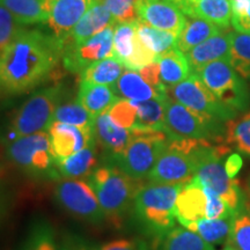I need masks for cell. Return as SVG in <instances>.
<instances>
[{
	"instance_id": "35",
	"label": "cell",
	"mask_w": 250,
	"mask_h": 250,
	"mask_svg": "<svg viewBox=\"0 0 250 250\" xmlns=\"http://www.w3.org/2000/svg\"><path fill=\"white\" fill-rule=\"evenodd\" d=\"M52 122H61L83 129H94L95 117L76 100L73 102L61 103L56 109Z\"/></svg>"
},
{
	"instance_id": "50",
	"label": "cell",
	"mask_w": 250,
	"mask_h": 250,
	"mask_svg": "<svg viewBox=\"0 0 250 250\" xmlns=\"http://www.w3.org/2000/svg\"><path fill=\"white\" fill-rule=\"evenodd\" d=\"M250 0H229L232 5V13H242L248 7Z\"/></svg>"
},
{
	"instance_id": "40",
	"label": "cell",
	"mask_w": 250,
	"mask_h": 250,
	"mask_svg": "<svg viewBox=\"0 0 250 250\" xmlns=\"http://www.w3.org/2000/svg\"><path fill=\"white\" fill-rule=\"evenodd\" d=\"M109 116L118 126L126 130H133L137 124V107L133 102L118 99L108 110Z\"/></svg>"
},
{
	"instance_id": "3",
	"label": "cell",
	"mask_w": 250,
	"mask_h": 250,
	"mask_svg": "<svg viewBox=\"0 0 250 250\" xmlns=\"http://www.w3.org/2000/svg\"><path fill=\"white\" fill-rule=\"evenodd\" d=\"M105 219L120 227L125 215L132 210L134 198L143 187L142 181L130 179L110 164L98 167L87 177Z\"/></svg>"
},
{
	"instance_id": "48",
	"label": "cell",
	"mask_w": 250,
	"mask_h": 250,
	"mask_svg": "<svg viewBox=\"0 0 250 250\" xmlns=\"http://www.w3.org/2000/svg\"><path fill=\"white\" fill-rule=\"evenodd\" d=\"M61 250H95L79 237L68 235L61 243Z\"/></svg>"
},
{
	"instance_id": "26",
	"label": "cell",
	"mask_w": 250,
	"mask_h": 250,
	"mask_svg": "<svg viewBox=\"0 0 250 250\" xmlns=\"http://www.w3.org/2000/svg\"><path fill=\"white\" fill-rule=\"evenodd\" d=\"M158 98L134 103L137 107V124L133 130L162 131L165 132L166 99Z\"/></svg>"
},
{
	"instance_id": "34",
	"label": "cell",
	"mask_w": 250,
	"mask_h": 250,
	"mask_svg": "<svg viewBox=\"0 0 250 250\" xmlns=\"http://www.w3.org/2000/svg\"><path fill=\"white\" fill-rule=\"evenodd\" d=\"M225 143L232 149H236L250 158V112L226 124Z\"/></svg>"
},
{
	"instance_id": "33",
	"label": "cell",
	"mask_w": 250,
	"mask_h": 250,
	"mask_svg": "<svg viewBox=\"0 0 250 250\" xmlns=\"http://www.w3.org/2000/svg\"><path fill=\"white\" fill-rule=\"evenodd\" d=\"M229 62L234 70L247 80H250V34L229 31Z\"/></svg>"
},
{
	"instance_id": "47",
	"label": "cell",
	"mask_w": 250,
	"mask_h": 250,
	"mask_svg": "<svg viewBox=\"0 0 250 250\" xmlns=\"http://www.w3.org/2000/svg\"><path fill=\"white\" fill-rule=\"evenodd\" d=\"M224 165L225 170H226L228 176H229L230 179H235L242 168V156L237 154V153H229V154L225 158Z\"/></svg>"
},
{
	"instance_id": "10",
	"label": "cell",
	"mask_w": 250,
	"mask_h": 250,
	"mask_svg": "<svg viewBox=\"0 0 250 250\" xmlns=\"http://www.w3.org/2000/svg\"><path fill=\"white\" fill-rule=\"evenodd\" d=\"M204 85L221 102L236 112L250 108V88L248 83L234 70L229 61H215L196 72Z\"/></svg>"
},
{
	"instance_id": "44",
	"label": "cell",
	"mask_w": 250,
	"mask_h": 250,
	"mask_svg": "<svg viewBox=\"0 0 250 250\" xmlns=\"http://www.w3.org/2000/svg\"><path fill=\"white\" fill-rule=\"evenodd\" d=\"M95 250H149L147 243L139 239H121L104 243Z\"/></svg>"
},
{
	"instance_id": "27",
	"label": "cell",
	"mask_w": 250,
	"mask_h": 250,
	"mask_svg": "<svg viewBox=\"0 0 250 250\" xmlns=\"http://www.w3.org/2000/svg\"><path fill=\"white\" fill-rule=\"evenodd\" d=\"M232 14L229 0H193L192 17L204 19L221 30L229 28Z\"/></svg>"
},
{
	"instance_id": "39",
	"label": "cell",
	"mask_w": 250,
	"mask_h": 250,
	"mask_svg": "<svg viewBox=\"0 0 250 250\" xmlns=\"http://www.w3.org/2000/svg\"><path fill=\"white\" fill-rule=\"evenodd\" d=\"M110 12L117 23L138 21L140 0H99Z\"/></svg>"
},
{
	"instance_id": "43",
	"label": "cell",
	"mask_w": 250,
	"mask_h": 250,
	"mask_svg": "<svg viewBox=\"0 0 250 250\" xmlns=\"http://www.w3.org/2000/svg\"><path fill=\"white\" fill-rule=\"evenodd\" d=\"M154 62H158V56L144 44V42L140 40L138 34H137L136 40H134V48L132 55L124 62L125 68L138 71L140 68L147 66V65L152 64Z\"/></svg>"
},
{
	"instance_id": "17",
	"label": "cell",
	"mask_w": 250,
	"mask_h": 250,
	"mask_svg": "<svg viewBox=\"0 0 250 250\" xmlns=\"http://www.w3.org/2000/svg\"><path fill=\"white\" fill-rule=\"evenodd\" d=\"M94 138L96 145L105 152V160L120 155L125 151L132 140V131L118 126L108 111L95 118L94 123Z\"/></svg>"
},
{
	"instance_id": "32",
	"label": "cell",
	"mask_w": 250,
	"mask_h": 250,
	"mask_svg": "<svg viewBox=\"0 0 250 250\" xmlns=\"http://www.w3.org/2000/svg\"><path fill=\"white\" fill-rule=\"evenodd\" d=\"M137 34L144 44L152 50L158 58L177 46L179 36L170 31L158 29L139 20L137 21Z\"/></svg>"
},
{
	"instance_id": "36",
	"label": "cell",
	"mask_w": 250,
	"mask_h": 250,
	"mask_svg": "<svg viewBox=\"0 0 250 250\" xmlns=\"http://www.w3.org/2000/svg\"><path fill=\"white\" fill-rule=\"evenodd\" d=\"M137 36L136 22L116 23L114 28V45H112V57L126 62L132 55L134 48V40Z\"/></svg>"
},
{
	"instance_id": "20",
	"label": "cell",
	"mask_w": 250,
	"mask_h": 250,
	"mask_svg": "<svg viewBox=\"0 0 250 250\" xmlns=\"http://www.w3.org/2000/svg\"><path fill=\"white\" fill-rule=\"evenodd\" d=\"M116 23L117 22L112 18L110 12L105 8V6L99 0H95L85 15L80 19L77 26L73 28V30L71 31L65 44L66 43L83 42V41L99 34L100 31L104 30L105 28L115 26Z\"/></svg>"
},
{
	"instance_id": "15",
	"label": "cell",
	"mask_w": 250,
	"mask_h": 250,
	"mask_svg": "<svg viewBox=\"0 0 250 250\" xmlns=\"http://www.w3.org/2000/svg\"><path fill=\"white\" fill-rule=\"evenodd\" d=\"M138 19L149 26L180 36L188 18L174 0H140Z\"/></svg>"
},
{
	"instance_id": "5",
	"label": "cell",
	"mask_w": 250,
	"mask_h": 250,
	"mask_svg": "<svg viewBox=\"0 0 250 250\" xmlns=\"http://www.w3.org/2000/svg\"><path fill=\"white\" fill-rule=\"evenodd\" d=\"M208 140H168L148 175L151 183L186 186L195 176L198 149Z\"/></svg>"
},
{
	"instance_id": "12",
	"label": "cell",
	"mask_w": 250,
	"mask_h": 250,
	"mask_svg": "<svg viewBox=\"0 0 250 250\" xmlns=\"http://www.w3.org/2000/svg\"><path fill=\"white\" fill-rule=\"evenodd\" d=\"M55 199L62 208L85 223L100 225L105 220L98 198L86 181L62 179L55 187Z\"/></svg>"
},
{
	"instance_id": "8",
	"label": "cell",
	"mask_w": 250,
	"mask_h": 250,
	"mask_svg": "<svg viewBox=\"0 0 250 250\" xmlns=\"http://www.w3.org/2000/svg\"><path fill=\"white\" fill-rule=\"evenodd\" d=\"M62 99L61 86L48 87L31 95L12 118L8 127L9 142L48 131Z\"/></svg>"
},
{
	"instance_id": "14",
	"label": "cell",
	"mask_w": 250,
	"mask_h": 250,
	"mask_svg": "<svg viewBox=\"0 0 250 250\" xmlns=\"http://www.w3.org/2000/svg\"><path fill=\"white\" fill-rule=\"evenodd\" d=\"M95 0H45L48 26L52 35L64 43Z\"/></svg>"
},
{
	"instance_id": "46",
	"label": "cell",
	"mask_w": 250,
	"mask_h": 250,
	"mask_svg": "<svg viewBox=\"0 0 250 250\" xmlns=\"http://www.w3.org/2000/svg\"><path fill=\"white\" fill-rule=\"evenodd\" d=\"M232 24L239 33L250 34V1L245 12L232 14Z\"/></svg>"
},
{
	"instance_id": "18",
	"label": "cell",
	"mask_w": 250,
	"mask_h": 250,
	"mask_svg": "<svg viewBox=\"0 0 250 250\" xmlns=\"http://www.w3.org/2000/svg\"><path fill=\"white\" fill-rule=\"evenodd\" d=\"M206 196L203 187L191 180L179 193L176 199V220L187 227L199 219L205 218Z\"/></svg>"
},
{
	"instance_id": "16",
	"label": "cell",
	"mask_w": 250,
	"mask_h": 250,
	"mask_svg": "<svg viewBox=\"0 0 250 250\" xmlns=\"http://www.w3.org/2000/svg\"><path fill=\"white\" fill-rule=\"evenodd\" d=\"M48 134L55 162L76 154L86 146L95 143L94 129H83L61 122H52Z\"/></svg>"
},
{
	"instance_id": "51",
	"label": "cell",
	"mask_w": 250,
	"mask_h": 250,
	"mask_svg": "<svg viewBox=\"0 0 250 250\" xmlns=\"http://www.w3.org/2000/svg\"><path fill=\"white\" fill-rule=\"evenodd\" d=\"M224 250H236V249H235V248H233L232 246H227L226 248H225Z\"/></svg>"
},
{
	"instance_id": "7",
	"label": "cell",
	"mask_w": 250,
	"mask_h": 250,
	"mask_svg": "<svg viewBox=\"0 0 250 250\" xmlns=\"http://www.w3.org/2000/svg\"><path fill=\"white\" fill-rule=\"evenodd\" d=\"M131 131L133 138L129 146L105 164L115 166L130 179L142 181L148 177L169 138L162 131Z\"/></svg>"
},
{
	"instance_id": "22",
	"label": "cell",
	"mask_w": 250,
	"mask_h": 250,
	"mask_svg": "<svg viewBox=\"0 0 250 250\" xmlns=\"http://www.w3.org/2000/svg\"><path fill=\"white\" fill-rule=\"evenodd\" d=\"M96 142L86 146L76 154L66 159L55 162V168L62 179L80 180L81 177H88L99 167Z\"/></svg>"
},
{
	"instance_id": "19",
	"label": "cell",
	"mask_w": 250,
	"mask_h": 250,
	"mask_svg": "<svg viewBox=\"0 0 250 250\" xmlns=\"http://www.w3.org/2000/svg\"><path fill=\"white\" fill-rule=\"evenodd\" d=\"M192 72H196L205 65L215 61H229L230 41L229 31L219 33L206 40L186 54Z\"/></svg>"
},
{
	"instance_id": "2",
	"label": "cell",
	"mask_w": 250,
	"mask_h": 250,
	"mask_svg": "<svg viewBox=\"0 0 250 250\" xmlns=\"http://www.w3.org/2000/svg\"><path fill=\"white\" fill-rule=\"evenodd\" d=\"M181 184L151 183L140 188L134 198L132 212L144 233L162 239L175 228L176 199Z\"/></svg>"
},
{
	"instance_id": "30",
	"label": "cell",
	"mask_w": 250,
	"mask_h": 250,
	"mask_svg": "<svg viewBox=\"0 0 250 250\" xmlns=\"http://www.w3.org/2000/svg\"><path fill=\"white\" fill-rule=\"evenodd\" d=\"M124 64L120 59L109 57L90 65L80 73L81 81L104 86H114L124 72Z\"/></svg>"
},
{
	"instance_id": "1",
	"label": "cell",
	"mask_w": 250,
	"mask_h": 250,
	"mask_svg": "<svg viewBox=\"0 0 250 250\" xmlns=\"http://www.w3.org/2000/svg\"><path fill=\"white\" fill-rule=\"evenodd\" d=\"M64 43L37 29H24L0 52V99L36 88L61 61Z\"/></svg>"
},
{
	"instance_id": "37",
	"label": "cell",
	"mask_w": 250,
	"mask_h": 250,
	"mask_svg": "<svg viewBox=\"0 0 250 250\" xmlns=\"http://www.w3.org/2000/svg\"><path fill=\"white\" fill-rule=\"evenodd\" d=\"M22 250H57L52 227L46 221H37L34 224Z\"/></svg>"
},
{
	"instance_id": "42",
	"label": "cell",
	"mask_w": 250,
	"mask_h": 250,
	"mask_svg": "<svg viewBox=\"0 0 250 250\" xmlns=\"http://www.w3.org/2000/svg\"><path fill=\"white\" fill-rule=\"evenodd\" d=\"M203 190L206 196V219H226L236 217L239 212L234 211L217 192L208 187H203Z\"/></svg>"
},
{
	"instance_id": "29",
	"label": "cell",
	"mask_w": 250,
	"mask_h": 250,
	"mask_svg": "<svg viewBox=\"0 0 250 250\" xmlns=\"http://www.w3.org/2000/svg\"><path fill=\"white\" fill-rule=\"evenodd\" d=\"M235 217L226 219H199L195 223L188 225L191 232H195L203 237L206 242L211 245H221L228 242L230 233L233 229V224Z\"/></svg>"
},
{
	"instance_id": "23",
	"label": "cell",
	"mask_w": 250,
	"mask_h": 250,
	"mask_svg": "<svg viewBox=\"0 0 250 250\" xmlns=\"http://www.w3.org/2000/svg\"><path fill=\"white\" fill-rule=\"evenodd\" d=\"M118 100L111 86L96 85L87 81H80L77 101L90 112L93 117H98L108 111Z\"/></svg>"
},
{
	"instance_id": "11",
	"label": "cell",
	"mask_w": 250,
	"mask_h": 250,
	"mask_svg": "<svg viewBox=\"0 0 250 250\" xmlns=\"http://www.w3.org/2000/svg\"><path fill=\"white\" fill-rule=\"evenodd\" d=\"M167 95L190 110L220 123L227 124L239 115V112L221 102L193 72L186 80L168 87Z\"/></svg>"
},
{
	"instance_id": "31",
	"label": "cell",
	"mask_w": 250,
	"mask_h": 250,
	"mask_svg": "<svg viewBox=\"0 0 250 250\" xmlns=\"http://www.w3.org/2000/svg\"><path fill=\"white\" fill-rule=\"evenodd\" d=\"M158 250H214L211 243L186 227H175L160 239Z\"/></svg>"
},
{
	"instance_id": "41",
	"label": "cell",
	"mask_w": 250,
	"mask_h": 250,
	"mask_svg": "<svg viewBox=\"0 0 250 250\" xmlns=\"http://www.w3.org/2000/svg\"><path fill=\"white\" fill-rule=\"evenodd\" d=\"M23 29L24 26L19 23L14 15L0 4V52L7 48Z\"/></svg>"
},
{
	"instance_id": "25",
	"label": "cell",
	"mask_w": 250,
	"mask_h": 250,
	"mask_svg": "<svg viewBox=\"0 0 250 250\" xmlns=\"http://www.w3.org/2000/svg\"><path fill=\"white\" fill-rule=\"evenodd\" d=\"M187 23L182 33L177 39V48L187 54L189 50L195 48L212 36L221 33L220 28L214 26L213 23L201 19L198 17H187Z\"/></svg>"
},
{
	"instance_id": "24",
	"label": "cell",
	"mask_w": 250,
	"mask_h": 250,
	"mask_svg": "<svg viewBox=\"0 0 250 250\" xmlns=\"http://www.w3.org/2000/svg\"><path fill=\"white\" fill-rule=\"evenodd\" d=\"M158 62L160 66L161 83L166 88L177 85L192 73L186 54L177 46L160 56Z\"/></svg>"
},
{
	"instance_id": "13",
	"label": "cell",
	"mask_w": 250,
	"mask_h": 250,
	"mask_svg": "<svg viewBox=\"0 0 250 250\" xmlns=\"http://www.w3.org/2000/svg\"><path fill=\"white\" fill-rule=\"evenodd\" d=\"M114 28L110 26L80 43H66L62 50V64L67 71L80 74L90 65L112 57Z\"/></svg>"
},
{
	"instance_id": "21",
	"label": "cell",
	"mask_w": 250,
	"mask_h": 250,
	"mask_svg": "<svg viewBox=\"0 0 250 250\" xmlns=\"http://www.w3.org/2000/svg\"><path fill=\"white\" fill-rule=\"evenodd\" d=\"M118 99H124L127 101L137 103L147 100L165 98L167 90H159L149 85L143 79L138 71L124 70L120 79L114 86H111Z\"/></svg>"
},
{
	"instance_id": "6",
	"label": "cell",
	"mask_w": 250,
	"mask_h": 250,
	"mask_svg": "<svg viewBox=\"0 0 250 250\" xmlns=\"http://www.w3.org/2000/svg\"><path fill=\"white\" fill-rule=\"evenodd\" d=\"M165 133L170 140H208L221 144L225 143L226 124L197 114L167 96Z\"/></svg>"
},
{
	"instance_id": "49",
	"label": "cell",
	"mask_w": 250,
	"mask_h": 250,
	"mask_svg": "<svg viewBox=\"0 0 250 250\" xmlns=\"http://www.w3.org/2000/svg\"><path fill=\"white\" fill-rule=\"evenodd\" d=\"M187 17H192L193 0H174Z\"/></svg>"
},
{
	"instance_id": "4",
	"label": "cell",
	"mask_w": 250,
	"mask_h": 250,
	"mask_svg": "<svg viewBox=\"0 0 250 250\" xmlns=\"http://www.w3.org/2000/svg\"><path fill=\"white\" fill-rule=\"evenodd\" d=\"M232 153L226 143L205 142L198 149V165L193 181L218 193L234 211L243 208V198L239 182L230 179L225 170V158Z\"/></svg>"
},
{
	"instance_id": "28",
	"label": "cell",
	"mask_w": 250,
	"mask_h": 250,
	"mask_svg": "<svg viewBox=\"0 0 250 250\" xmlns=\"http://www.w3.org/2000/svg\"><path fill=\"white\" fill-rule=\"evenodd\" d=\"M22 26L46 23L48 12L45 0H0Z\"/></svg>"
},
{
	"instance_id": "45",
	"label": "cell",
	"mask_w": 250,
	"mask_h": 250,
	"mask_svg": "<svg viewBox=\"0 0 250 250\" xmlns=\"http://www.w3.org/2000/svg\"><path fill=\"white\" fill-rule=\"evenodd\" d=\"M139 74L146 83L154 87V88L159 90H164L166 92L167 88L162 85L161 83V77H160V66H159V62H154L152 64L147 65V66L140 68L138 70Z\"/></svg>"
},
{
	"instance_id": "38",
	"label": "cell",
	"mask_w": 250,
	"mask_h": 250,
	"mask_svg": "<svg viewBox=\"0 0 250 250\" xmlns=\"http://www.w3.org/2000/svg\"><path fill=\"white\" fill-rule=\"evenodd\" d=\"M228 246L236 250H250V212L246 210L245 206L234 219Z\"/></svg>"
},
{
	"instance_id": "9",
	"label": "cell",
	"mask_w": 250,
	"mask_h": 250,
	"mask_svg": "<svg viewBox=\"0 0 250 250\" xmlns=\"http://www.w3.org/2000/svg\"><path fill=\"white\" fill-rule=\"evenodd\" d=\"M6 155L15 167L31 177H59L45 131L9 142Z\"/></svg>"
}]
</instances>
